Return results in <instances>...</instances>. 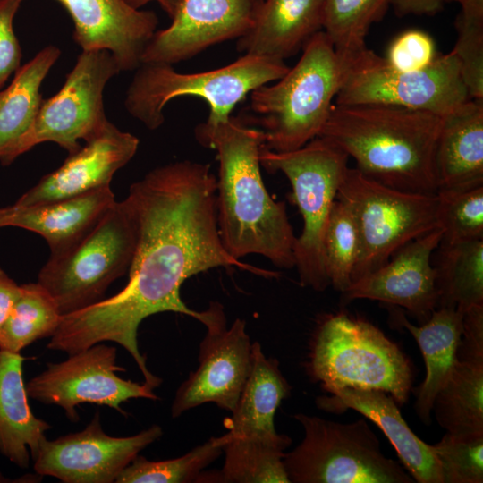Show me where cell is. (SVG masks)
I'll return each mask as SVG.
<instances>
[{"label": "cell", "mask_w": 483, "mask_h": 483, "mask_svg": "<svg viewBox=\"0 0 483 483\" xmlns=\"http://www.w3.org/2000/svg\"><path fill=\"white\" fill-rule=\"evenodd\" d=\"M121 71L106 50L82 51L59 91L41 102L30 131L2 165L43 142H55L72 154L102 131L109 122L104 107V89Z\"/></svg>", "instance_id": "7c38bea8"}, {"label": "cell", "mask_w": 483, "mask_h": 483, "mask_svg": "<svg viewBox=\"0 0 483 483\" xmlns=\"http://www.w3.org/2000/svg\"><path fill=\"white\" fill-rule=\"evenodd\" d=\"M61 55L55 46L42 48L20 66L11 83L0 89V162L30 131L43 100L40 87Z\"/></svg>", "instance_id": "4316f807"}, {"label": "cell", "mask_w": 483, "mask_h": 483, "mask_svg": "<svg viewBox=\"0 0 483 483\" xmlns=\"http://www.w3.org/2000/svg\"><path fill=\"white\" fill-rule=\"evenodd\" d=\"M20 292L21 285L17 284L0 267V330L6 321Z\"/></svg>", "instance_id": "b9f144b4"}, {"label": "cell", "mask_w": 483, "mask_h": 483, "mask_svg": "<svg viewBox=\"0 0 483 483\" xmlns=\"http://www.w3.org/2000/svg\"><path fill=\"white\" fill-rule=\"evenodd\" d=\"M463 313L458 309L438 307L419 326L409 322L402 312L396 314L398 323L416 340L426 366V377L418 388L414 404L418 417L426 425L432 421L434 399L456 362Z\"/></svg>", "instance_id": "484cf974"}, {"label": "cell", "mask_w": 483, "mask_h": 483, "mask_svg": "<svg viewBox=\"0 0 483 483\" xmlns=\"http://www.w3.org/2000/svg\"><path fill=\"white\" fill-rule=\"evenodd\" d=\"M225 453L218 471H202L199 482L221 483H290L283 462L284 451L292 439L215 436Z\"/></svg>", "instance_id": "83f0119b"}, {"label": "cell", "mask_w": 483, "mask_h": 483, "mask_svg": "<svg viewBox=\"0 0 483 483\" xmlns=\"http://www.w3.org/2000/svg\"><path fill=\"white\" fill-rule=\"evenodd\" d=\"M432 413L446 433L483 435V360H458L437 392Z\"/></svg>", "instance_id": "f546056e"}, {"label": "cell", "mask_w": 483, "mask_h": 483, "mask_svg": "<svg viewBox=\"0 0 483 483\" xmlns=\"http://www.w3.org/2000/svg\"><path fill=\"white\" fill-rule=\"evenodd\" d=\"M432 38L419 30L399 34L390 44L386 60L400 71H417L427 67L436 56Z\"/></svg>", "instance_id": "74e56055"}, {"label": "cell", "mask_w": 483, "mask_h": 483, "mask_svg": "<svg viewBox=\"0 0 483 483\" xmlns=\"http://www.w3.org/2000/svg\"><path fill=\"white\" fill-rule=\"evenodd\" d=\"M343 74V62L320 30L303 47L297 64L272 84L250 92V108L264 133V147L286 152L322 131Z\"/></svg>", "instance_id": "277c9868"}, {"label": "cell", "mask_w": 483, "mask_h": 483, "mask_svg": "<svg viewBox=\"0 0 483 483\" xmlns=\"http://www.w3.org/2000/svg\"><path fill=\"white\" fill-rule=\"evenodd\" d=\"M260 0H182L171 24L157 30L141 64H174L208 47L240 38L251 27Z\"/></svg>", "instance_id": "2e32d148"}, {"label": "cell", "mask_w": 483, "mask_h": 483, "mask_svg": "<svg viewBox=\"0 0 483 483\" xmlns=\"http://www.w3.org/2000/svg\"><path fill=\"white\" fill-rule=\"evenodd\" d=\"M24 360L20 352L0 349V453L21 469L29 467L50 428L28 403Z\"/></svg>", "instance_id": "d4e9b609"}, {"label": "cell", "mask_w": 483, "mask_h": 483, "mask_svg": "<svg viewBox=\"0 0 483 483\" xmlns=\"http://www.w3.org/2000/svg\"><path fill=\"white\" fill-rule=\"evenodd\" d=\"M318 409L334 413L354 410L375 423L394 446L405 470L418 483H443L431 445L419 438L403 419L397 402L375 389L343 387L316 399Z\"/></svg>", "instance_id": "ffe728a7"}, {"label": "cell", "mask_w": 483, "mask_h": 483, "mask_svg": "<svg viewBox=\"0 0 483 483\" xmlns=\"http://www.w3.org/2000/svg\"><path fill=\"white\" fill-rule=\"evenodd\" d=\"M223 453L215 436L182 456L149 461L138 454L115 479L116 483H191L199 482L203 470Z\"/></svg>", "instance_id": "d6a6232c"}, {"label": "cell", "mask_w": 483, "mask_h": 483, "mask_svg": "<svg viewBox=\"0 0 483 483\" xmlns=\"http://www.w3.org/2000/svg\"><path fill=\"white\" fill-rule=\"evenodd\" d=\"M459 4L452 51L460 62L470 98L483 100V0H462Z\"/></svg>", "instance_id": "e575fe53"}, {"label": "cell", "mask_w": 483, "mask_h": 483, "mask_svg": "<svg viewBox=\"0 0 483 483\" xmlns=\"http://www.w3.org/2000/svg\"><path fill=\"white\" fill-rule=\"evenodd\" d=\"M289 68L283 60L253 55L196 73L178 72L166 64H141L127 89L124 106L149 130L164 123V108L169 101L184 96L200 97L208 104L207 121H225L249 93L281 79Z\"/></svg>", "instance_id": "8992f818"}, {"label": "cell", "mask_w": 483, "mask_h": 483, "mask_svg": "<svg viewBox=\"0 0 483 483\" xmlns=\"http://www.w3.org/2000/svg\"><path fill=\"white\" fill-rule=\"evenodd\" d=\"M199 321L207 331L199 346L198 367L175 393L174 419L208 402L231 412L249 374L252 343L245 320L236 318L228 327L223 305L212 301Z\"/></svg>", "instance_id": "4fadbf2b"}, {"label": "cell", "mask_w": 483, "mask_h": 483, "mask_svg": "<svg viewBox=\"0 0 483 483\" xmlns=\"http://www.w3.org/2000/svg\"><path fill=\"white\" fill-rule=\"evenodd\" d=\"M137 242V224L124 199L68 250L50 256L38 283L54 298L63 315L105 299L109 285L130 268Z\"/></svg>", "instance_id": "9c48e42d"}, {"label": "cell", "mask_w": 483, "mask_h": 483, "mask_svg": "<svg viewBox=\"0 0 483 483\" xmlns=\"http://www.w3.org/2000/svg\"><path fill=\"white\" fill-rule=\"evenodd\" d=\"M291 386L283 375L279 361L268 358L258 342L252 343L249 374L231 417L224 420L225 437L279 439L274 417L282 401L291 394Z\"/></svg>", "instance_id": "cb8c5ba5"}, {"label": "cell", "mask_w": 483, "mask_h": 483, "mask_svg": "<svg viewBox=\"0 0 483 483\" xmlns=\"http://www.w3.org/2000/svg\"><path fill=\"white\" fill-rule=\"evenodd\" d=\"M343 74L335 104H381L445 116L470 99L461 64L451 51L425 68L400 71L365 47L342 59Z\"/></svg>", "instance_id": "8fae6325"}, {"label": "cell", "mask_w": 483, "mask_h": 483, "mask_svg": "<svg viewBox=\"0 0 483 483\" xmlns=\"http://www.w3.org/2000/svg\"><path fill=\"white\" fill-rule=\"evenodd\" d=\"M443 231H433L408 242L373 272L352 282L342 292L344 303L359 299L378 301L404 309L425 323L437 308V292L431 257Z\"/></svg>", "instance_id": "e0dca14e"}, {"label": "cell", "mask_w": 483, "mask_h": 483, "mask_svg": "<svg viewBox=\"0 0 483 483\" xmlns=\"http://www.w3.org/2000/svg\"><path fill=\"white\" fill-rule=\"evenodd\" d=\"M435 174L437 191L483 186V100L470 98L442 117Z\"/></svg>", "instance_id": "603a6c76"}, {"label": "cell", "mask_w": 483, "mask_h": 483, "mask_svg": "<svg viewBox=\"0 0 483 483\" xmlns=\"http://www.w3.org/2000/svg\"><path fill=\"white\" fill-rule=\"evenodd\" d=\"M336 199L352 211L359 233L352 283L380 267L408 242L439 228L436 193L395 190L357 168L348 167Z\"/></svg>", "instance_id": "30bf717a"}, {"label": "cell", "mask_w": 483, "mask_h": 483, "mask_svg": "<svg viewBox=\"0 0 483 483\" xmlns=\"http://www.w3.org/2000/svg\"><path fill=\"white\" fill-rule=\"evenodd\" d=\"M62 314L51 294L38 282L21 285V292L0 330V349L21 352L35 341L51 337Z\"/></svg>", "instance_id": "4dcf8cb0"}, {"label": "cell", "mask_w": 483, "mask_h": 483, "mask_svg": "<svg viewBox=\"0 0 483 483\" xmlns=\"http://www.w3.org/2000/svg\"><path fill=\"white\" fill-rule=\"evenodd\" d=\"M458 360H483V304L466 309L456 352Z\"/></svg>", "instance_id": "ab89813d"}, {"label": "cell", "mask_w": 483, "mask_h": 483, "mask_svg": "<svg viewBox=\"0 0 483 483\" xmlns=\"http://www.w3.org/2000/svg\"><path fill=\"white\" fill-rule=\"evenodd\" d=\"M442 116L391 105H336L318 137L352 157L362 174L395 190L436 194Z\"/></svg>", "instance_id": "3957f363"}, {"label": "cell", "mask_w": 483, "mask_h": 483, "mask_svg": "<svg viewBox=\"0 0 483 483\" xmlns=\"http://www.w3.org/2000/svg\"><path fill=\"white\" fill-rule=\"evenodd\" d=\"M452 0H392L398 16L404 15H431L440 11L444 4Z\"/></svg>", "instance_id": "60d3db41"}, {"label": "cell", "mask_w": 483, "mask_h": 483, "mask_svg": "<svg viewBox=\"0 0 483 483\" xmlns=\"http://www.w3.org/2000/svg\"><path fill=\"white\" fill-rule=\"evenodd\" d=\"M307 372L329 394L375 389L404 404L412 387L409 359L373 324L340 312L325 316L309 343Z\"/></svg>", "instance_id": "5b68a950"}, {"label": "cell", "mask_w": 483, "mask_h": 483, "mask_svg": "<svg viewBox=\"0 0 483 483\" xmlns=\"http://www.w3.org/2000/svg\"><path fill=\"white\" fill-rule=\"evenodd\" d=\"M124 370L116 364V348L99 343L70 354L64 361L47 363L25 386L28 397L61 407L72 421L79 419L76 409L81 403L106 405L126 415L121 404L130 399H159L144 382L116 375Z\"/></svg>", "instance_id": "5bb4252c"}, {"label": "cell", "mask_w": 483, "mask_h": 483, "mask_svg": "<svg viewBox=\"0 0 483 483\" xmlns=\"http://www.w3.org/2000/svg\"><path fill=\"white\" fill-rule=\"evenodd\" d=\"M9 207L0 208V228L4 227V223L8 214Z\"/></svg>", "instance_id": "ee69618b"}, {"label": "cell", "mask_w": 483, "mask_h": 483, "mask_svg": "<svg viewBox=\"0 0 483 483\" xmlns=\"http://www.w3.org/2000/svg\"><path fill=\"white\" fill-rule=\"evenodd\" d=\"M21 0H0V89L21 66V48L13 30Z\"/></svg>", "instance_id": "f35d334b"}, {"label": "cell", "mask_w": 483, "mask_h": 483, "mask_svg": "<svg viewBox=\"0 0 483 483\" xmlns=\"http://www.w3.org/2000/svg\"><path fill=\"white\" fill-rule=\"evenodd\" d=\"M441 242L457 243L483 239V186L470 190H438Z\"/></svg>", "instance_id": "d590c367"}, {"label": "cell", "mask_w": 483, "mask_h": 483, "mask_svg": "<svg viewBox=\"0 0 483 483\" xmlns=\"http://www.w3.org/2000/svg\"><path fill=\"white\" fill-rule=\"evenodd\" d=\"M116 200L110 186L80 195L30 206L9 207L4 226L23 228L41 235L50 256L59 255L86 236Z\"/></svg>", "instance_id": "44dd1931"}, {"label": "cell", "mask_w": 483, "mask_h": 483, "mask_svg": "<svg viewBox=\"0 0 483 483\" xmlns=\"http://www.w3.org/2000/svg\"><path fill=\"white\" fill-rule=\"evenodd\" d=\"M125 199L137 224L127 284L110 298L63 315L47 348L70 355L96 343H116L154 389L162 379L140 352L138 328L160 312L199 320L200 311L190 309L180 295L186 279L221 267L268 278L280 275L242 263L225 250L217 226L216 177L208 164L182 160L156 167L131 185Z\"/></svg>", "instance_id": "6da1fadb"}, {"label": "cell", "mask_w": 483, "mask_h": 483, "mask_svg": "<svg viewBox=\"0 0 483 483\" xmlns=\"http://www.w3.org/2000/svg\"><path fill=\"white\" fill-rule=\"evenodd\" d=\"M324 6L325 0H260L238 51L284 61L323 30Z\"/></svg>", "instance_id": "7402d4cb"}, {"label": "cell", "mask_w": 483, "mask_h": 483, "mask_svg": "<svg viewBox=\"0 0 483 483\" xmlns=\"http://www.w3.org/2000/svg\"><path fill=\"white\" fill-rule=\"evenodd\" d=\"M197 141L214 149L217 226L225 250L234 258L258 254L279 268L295 267L296 236L284 201L268 193L260 171L264 133L238 118L198 124Z\"/></svg>", "instance_id": "7a4b0ae2"}, {"label": "cell", "mask_w": 483, "mask_h": 483, "mask_svg": "<svg viewBox=\"0 0 483 483\" xmlns=\"http://www.w3.org/2000/svg\"><path fill=\"white\" fill-rule=\"evenodd\" d=\"M437 308L465 311L483 304V239L440 242L434 251Z\"/></svg>", "instance_id": "f1b7e54d"}, {"label": "cell", "mask_w": 483, "mask_h": 483, "mask_svg": "<svg viewBox=\"0 0 483 483\" xmlns=\"http://www.w3.org/2000/svg\"><path fill=\"white\" fill-rule=\"evenodd\" d=\"M260 165L269 173H283L292 189V200L303 219L294 246L295 267L301 286L317 292L329 285L323 258V239L349 157L338 147L316 137L303 147L275 152L263 147Z\"/></svg>", "instance_id": "52a82bcc"}, {"label": "cell", "mask_w": 483, "mask_h": 483, "mask_svg": "<svg viewBox=\"0 0 483 483\" xmlns=\"http://www.w3.org/2000/svg\"><path fill=\"white\" fill-rule=\"evenodd\" d=\"M162 435V428L152 425L131 436H111L103 430L97 412L83 430L55 440L45 438L33 459L34 470L64 483H113Z\"/></svg>", "instance_id": "9a60e30c"}, {"label": "cell", "mask_w": 483, "mask_h": 483, "mask_svg": "<svg viewBox=\"0 0 483 483\" xmlns=\"http://www.w3.org/2000/svg\"><path fill=\"white\" fill-rule=\"evenodd\" d=\"M431 446L440 465L443 483L483 482V435L445 433Z\"/></svg>", "instance_id": "8d00e7d4"}, {"label": "cell", "mask_w": 483, "mask_h": 483, "mask_svg": "<svg viewBox=\"0 0 483 483\" xmlns=\"http://www.w3.org/2000/svg\"><path fill=\"white\" fill-rule=\"evenodd\" d=\"M23 1V0H21ZM70 14L73 39L82 51L106 50L120 71L136 70L146 46L157 31L158 19L124 0H56Z\"/></svg>", "instance_id": "ac0fdd59"}, {"label": "cell", "mask_w": 483, "mask_h": 483, "mask_svg": "<svg viewBox=\"0 0 483 483\" xmlns=\"http://www.w3.org/2000/svg\"><path fill=\"white\" fill-rule=\"evenodd\" d=\"M392 0H325L323 31L341 58L367 47L370 27L379 21Z\"/></svg>", "instance_id": "1f68e13d"}, {"label": "cell", "mask_w": 483, "mask_h": 483, "mask_svg": "<svg viewBox=\"0 0 483 483\" xmlns=\"http://www.w3.org/2000/svg\"><path fill=\"white\" fill-rule=\"evenodd\" d=\"M360 253L358 228L348 206L336 199L323 239V258L330 285L341 293L352 284Z\"/></svg>", "instance_id": "836d02e7"}, {"label": "cell", "mask_w": 483, "mask_h": 483, "mask_svg": "<svg viewBox=\"0 0 483 483\" xmlns=\"http://www.w3.org/2000/svg\"><path fill=\"white\" fill-rule=\"evenodd\" d=\"M139 139L108 122L100 133L69 154L61 166L23 193L16 206H30L110 186L114 174L136 154Z\"/></svg>", "instance_id": "d6986e66"}, {"label": "cell", "mask_w": 483, "mask_h": 483, "mask_svg": "<svg viewBox=\"0 0 483 483\" xmlns=\"http://www.w3.org/2000/svg\"><path fill=\"white\" fill-rule=\"evenodd\" d=\"M129 5L135 9H140L146 4L155 1L158 3L163 11L170 19L175 14L182 0H124Z\"/></svg>", "instance_id": "7bdbcfd3"}, {"label": "cell", "mask_w": 483, "mask_h": 483, "mask_svg": "<svg viewBox=\"0 0 483 483\" xmlns=\"http://www.w3.org/2000/svg\"><path fill=\"white\" fill-rule=\"evenodd\" d=\"M304 436L283 462L290 483H414L398 462L386 457L363 419L341 423L297 413Z\"/></svg>", "instance_id": "ba28073f"}]
</instances>
